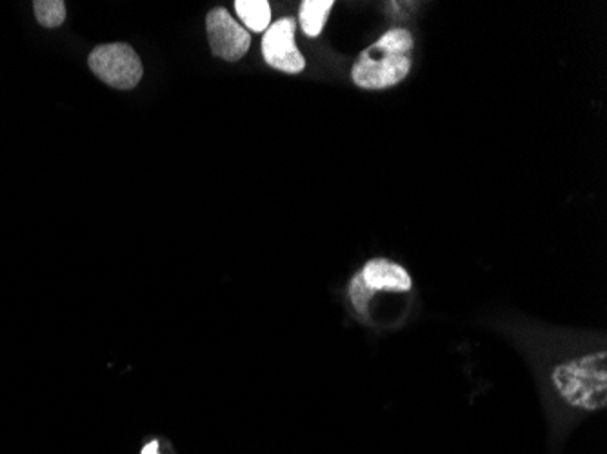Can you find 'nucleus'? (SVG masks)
Instances as JSON below:
<instances>
[{"mask_svg":"<svg viewBox=\"0 0 607 454\" xmlns=\"http://www.w3.org/2000/svg\"><path fill=\"white\" fill-rule=\"evenodd\" d=\"M413 37L408 30L386 31L373 46L362 51L351 70V79L362 89H388L397 86L411 71Z\"/></svg>","mask_w":607,"mask_h":454,"instance_id":"f257e3e1","label":"nucleus"},{"mask_svg":"<svg viewBox=\"0 0 607 454\" xmlns=\"http://www.w3.org/2000/svg\"><path fill=\"white\" fill-rule=\"evenodd\" d=\"M558 396L578 411H602L607 404L606 351L589 353L564 364L551 373Z\"/></svg>","mask_w":607,"mask_h":454,"instance_id":"f03ea898","label":"nucleus"},{"mask_svg":"<svg viewBox=\"0 0 607 454\" xmlns=\"http://www.w3.org/2000/svg\"><path fill=\"white\" fill-rule=\"evenodd\" d=\"M413 280L406 267L388 258H373L351 278L348 297L351 306L362 316H368L371 300L379 293H409Z\"/></svg>","mask_w":607,"mask_h":454,"instance_id":"7ed1b4c3","label":"nucleus"},{"mask_svg":"<svg viewBox=\"0 0 607 454\" xmlns=\"http://www.w3.org/2000/svg\"><path fill=\"white\" fill-rule=\"evenodd\" d=\"M90 70L111 88L133 89L139 84L144 68L139 55L124 42L102 44L91 51Z\"/></svg>","mask_w":607,"mask_h":454,"instance_id":"20e7f679","label":"nucleus"},{"mask_svg":"<svg viewBox=\"0 0 607 454\" xmlns=\"http://www.w3.org/2000/svg\"><path fill=\"white\" fill-rule=\"evenodd\" d=\"M295 31L297 20L280 19L269 26L262 37V57L266 64L275 70L284 73H300L306 68V59L302 57L297 44H295Z\"/></svg>","mask_w":607,"mask_h":454,"instance_id":"39448f33","label":"nucleus"},{"mask_svg":"<svg viewBox=\"0 0 607 454\" xmlns=\"http://www.w3.org/2000/svg\"><path fill=\"white\" fill-rule=\"evenodd\" d=\"M206 30H208L211 53L217 59L237 62L248 53L251 35L237 20H233L226 8L209 11L206 17Z\"/></svg>","mask_w":607,"mask_h":454,"instance_id":"423d86ee","label":"nucleus"},{"mask_svg":"<svg viewBox=\"0 0 607 454\" xmlns=\"http://www.w3.org/2000/svg\"><path fill=\"white\" fill-rule=\"evenodd\" d=\"M333 6H335L333 0H304L300 4L299 13L302 31L308 37H319L326 26V20H328Z\"/></svg>","mask_w":607,"mask_h":454,"instance_id":"0eeeda50","label":"nucleus"},{"mask_svg":"<svg viewBox=\"0 0 607 454\" xmlns=\"http://www.w3.org/2000/svg\"><path fill=\"white\" fill-rule=\"evenodd\" d=\"M235 11L244 26L253 33H266L271 26V6L268 0H235Z\"/></svg>","mask_w":607,"mask_h":454,"instance_id":"6e6552de","label":"nucleus"},{"mask_svg":"<svg viewBox=\"0 0 607 454\" xmlns=\"http://www.w3.org/2000/svg\"><path fill=\"white\" fill-rule=\"evenodd\" d=\"M33 10L44 28H59L66 19V4L62 0H37L33 2Z\"/></svg>","mask_w":607,"mask_h":454,"instance_id":"1a4fd4ad","label":"nucleus"},{"mask_svg":"<svg viewBox=\"0 0 607 454\" xmlns=\"http://www.w3.org/2000/svg\"><path fill=\"white\" fill-rule=\"evenodd\" d=\"M159 442H151V444L146 445L144 449H142V453L140 454H159Z\"/></svg>","mask_w":607,"mask_h":454,"instance_id":"9d476101","label":"nucleus"}]
</instances>
